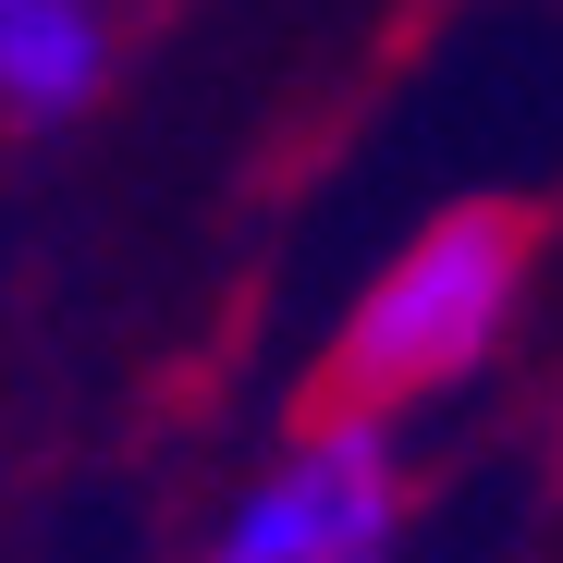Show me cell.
I'll use <instances>...</instances> for the list:
<instances>
[{"instance_id": "obj_3", "label": "cell", "mask_w": 563, "mask_h": 563, "mask_svg": "<svg viewBox=\"0 0 563 563\" xmlns=\"http://www.w3.org/2000/svg\"><path fill=\"white\" fill-rule=\"evenodd\" d=\"M111 86V0H0V99L13 123H74Z\"/></svg>"}, {"instance_id": "obj_2", "label": "cell", "mask_w": 563, "mask_h": 563, "mask_svg": "<svg viewBox=\"0 0 563 563\" xmlns=\"http://www.w3.org/2000/svg\"><path fill=\"white\" fill-rule=\"evenodd\" d=\"M405 551V441L380 405H319L233 515L209 527L197 563H393Z\"/></svg>"}, {"instance_id": "obj_1", "label": "cell", "mask_w": 563, "mask_h": 563, "mask_svg": "<svg viewBox=\"0 0 563 563\" xmlns=\"http://www.w3.org/2000/svg\"><path fill=\"white\" fill-rule=\"evenodd\" d=\"M527 269H539V233L503 197L417 221L331 331V405L393 417V405H429L453 380H478L503 355V331H515V307H527Z\"/></svg>"}]
</instances>
